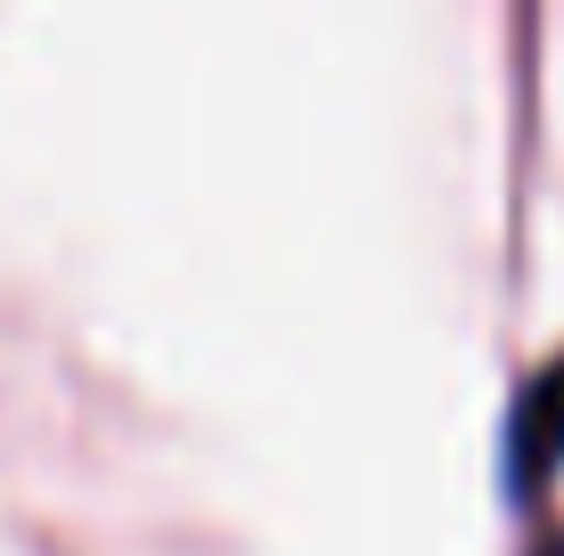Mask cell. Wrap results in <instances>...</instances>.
<instances>
[{
  "mask_svg": "<svg viewBox=\"0 0 564 556\" xmlns=\"http://www.w3.org/2000/svg\"><path fill=\"white\" fill-rule=\"evenodd\" d=\"M516 491H523V556H564V369L523 401L516 426Z\"/></svg>",
  "mask_w": 564,
  "mask_h": 556,
  "instance_id": "1",
  "label": "cell"
}]
</instances>
